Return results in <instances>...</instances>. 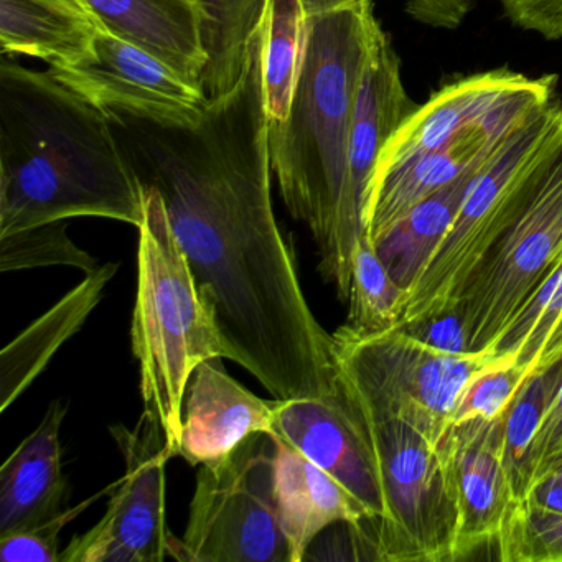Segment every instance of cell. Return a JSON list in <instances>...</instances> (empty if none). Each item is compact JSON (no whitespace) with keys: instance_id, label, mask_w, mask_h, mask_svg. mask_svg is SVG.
I'll return each instance as SVG.
<instances>
[{"instance_id":"1","label":"cell","mask_w":562,"mask_h":562,"mask_svg":"<svg viewBox=\"0 0 562 562\" xmlns=\"http://www.w3.org/2000/svg\"><path fill=\"white\" fill-rule=\"evenodd\" d=\"M265 42L262 18L238 85L195 126L106 116L139 186L162 196L228 360L274 400L318 397L337 390L335 340L308 305L272 205Z\"/></svg>"},{"instance_id":"2","label":"cell","mask_w":562,"mask_h":562,"mask_svg":"<svg viewBox=\"0 0 562 562\" xmlns=\"http://www.w3.org/2000/svg\"><path fill=\"white\" fill-rule=\"evenodd\" d=\"M143 189L106 113L47 71L0 61V236L80 216L139 228Z\"/></svg>"},{"instance_id":"3","label":"cell","mask_w":562,"mask_h":562,"mask_svg":"<svg viewBox=\"0 0 562 562\" xmlns=\"http://www.w3.org/2000/svg\"><path fill=\"white\" fill-rule=\"evenodd\" d=\"M373 0L307 19L304 57L288 117L268 123L271 170L292 218L305 223L318 272L348 301L351 268L367 235L348 209V143L376 31Z\"/></svg>"},{"instance_id":"4","label":"cell","mask_w":562,"mask_h":562,"mask_svg":"<svg viewBox=\"0 0 562 562\" xmlns=\"http://www.w3.org/2000/svg\"><path fill=\"white\" fill-rule=\"evenodd\" d=\"M140 189L144 215L137 228V292L131 338L139 363L144 409L156 414L176 459L190 374L210 358L228 360V350L215 312L173 233L162 196L149 187Z\"/></svg>"},{"instance_id":"5","label":"cell","mask_w":562,"mask_h":562,"mask_svg":"<svg viewBox=\"0 0 562 562\" xmlns=\"http://www.w3.org/2000/svg\"><path fill=\"white\" fill-rule=\"evenodd\" d=\"M562 147V100L522 124L475 177L449 232L407 289L400 325L452 311L463 285L521 215Z\"/></svg>"},{"instance_id":"6","label":"cell","mask_w":562,"mask_h":562,"mask_svg":"<svg viewBox=\"0 0 562 562\" xmlns=\"http://www.w3.org/2000/svg\"><path fill=\"white\" fill-rule=\"evenodd\" d=\"M337 381L371 413L400 419L440 446L467 384L513 355L440 350L401 327L371 335L334 334Z\"/></svg>"},{"instance_id":"7","label":"cell","mask_w":562,"mask_h":562,"mask_svg":"<svg viewBox=\"0 0 562 562\" xmlns=\"http://www.w3.org/2000/svg\"><path fill=\"white\" fill-rule=\"evenodd\" d=\"M335 383L367 440L383 495V518L370 539L373 559L453 561L457 508L440 446L403 420L376 416L337 378Z\"/></svg>"},{"instance_id":"8","label":"cell","mask_w":562,"mask_h":562,"mask_svg":"<svg viewBox=\"0 0 562 562\" xmlns=\"http://www.w3.org/2000/svg\"><path fill=\"white\" fill-rule=\"evenodd\" d=\"M274 437L259 432L226 459L200 465L176 561L292 562L274 498Z\"/></svg>"},{"instance_id":"9","label":"cell","mask_w":562,"mask_h":562,"mask_svg":"<svg viewBox=\"0 0 562 562\" xmlns=\"http://www.w3.org/2000/svg\"><path fill=\"white\" fill-rule=\"evenodd\" d=\"M562 259V147L516 222L460 292L467 351L492 350Z\"/></svg>"},{"instance_id":"10","label":"cell","mask_w":562,"mask_h":562,"mask_svg":"<svg viewBox=\"0 0 562 562\" xmlns=\"http://www.w3.org/2000/svg\"><path fill=\"white\" fill-rule=\"evenodd\" d=\"M111 436L126 473L111 492L103 518L71 539L60 562H159L173 558L176 536L167 526V463L173 459L153 411L144 409L133 429L116 424Z\"/></svg>"},{"instance_id":"11","label":"cell","mask_w":562,"mask_h":562,"mask_svg":"<svg viewBox=\"0 0 562 562\" xmlns=\"http://www.w3.org/2000/svg\"><path fill=\"white\" fill-rule=\"evenodd\" d=\"M558 94V77L529 78L479 123L463 130L447 146L420 154L374 177L367 209V235L383 238L414 206L459 179L467 170L485 166L509 137L548 106Z\"/></svg>"},{"instance_id":"12","label":"cell","mask_w":562,"mask_h":562,"mask_svg":"<svg viewBox=\"0 0 562 562\" xmlns=\"http://www.w3.org/2000/svg\"><path fill=\"white\" fill-rule=\"evenodd\" d=\"M48 74L104 113L121 111L166 126H195L209 104L202 88L104 27L93 58L50 67Z\"/></svg>"},{"instance_id":"13","label":"cell","mask_w":562,"mask_h":562,"mask_svg":"<svg viewBox=\"0 0 562 562\" xmlns=\"http://www.w3.org/2000/svg\"><path fill=\"white\" fill-rule=\"evenodd\" d=\"M457 508L453 561L496 544L513 493L503 460V416L456 424L440 442Z\"/></svg>"},{"instance_id":"14","label":"cell","mask_w":562,"mask_h":562,"mask_svg":"<svg viewBox=\"0 0 562 562\" xmlns=\"http://www.w3.org/2000/svg\"><path fill=\"white\" fill-rule=\"evenodd\" d=\"M271 434L325 470L363 506L370 518L363 548L367 558L373 559L370 539L383 518V495L367 440L338 390L325 396L279 400Z\"/></svg>"},{"instance_id":"15","label":"cell","mask_w":562,"mask_h":562,"mask_svg":"<svg viewBox=\"0 0 562 562\" xmlns=\"http://www.w3.org/2000/svg\"><path fill=\"white\" fill-rule=\"evenodd\" d=\"M278 406L238 383L222 357L210 358L187 383L177 457L192 467L226 459L255 434L272 432Z\"/></svg>"},{"instance_id":"16","label":"cell","mask_w":562,"mask_h":562,"mask_svg":"<svg viewBox=\"0 0 562 562\" xmlns=\"http://www.w3.org/2000/svg\"><path fill=\"white\" fill-rule=\"evenodd\" d=\"M417 106L404 88L400 55L390 35L378 24L361 75L348 143V209L364 233L378 160Z\"/></svg>"},{"instance_id":"17","label":"cell","mask_w":562,"mask_h":562,"mask_svg":"<svg viewBox=\"0 0 562 562\" xmlns=\"http://www.w3.org/2000/svg\"><path fill=\"white\" fill-rule=\"evenodd\" d=\"M272 483L282 528L291 544L292 562H302L315 539L335 525H348L358 549L364 551L368 518L363 506L321 467L274 436Z\"/></svg>"},{"instance_id":"18","label":"cell","mask_w":562,"mask_h":562,"mask_svg":"<svg viewBox=\"0 0 562 562\" xmlns=\"http://www.w3.org/2000/svg\"><path fill=\"white\" fill-rule=\"evenodd\" d=\"M528 81L529 77L518 71L496 68L443 85L394 133L381 153L374 177L420 154L447 146Z\"/></svg>"},{"instance_id":"19","label":"cell","mask_w":562,"mask_h":562,"mask_svg":"<svg viewBox=\"0 0 562 562\" xmlns=\"http://www.w3.org/2000/svg\"><path fill=\"white\" fill-rule=\"evenodd\" d=\"M68 404L50 403L44 419L0 467V536L41 525L64 512L68 482L60 429Z\"/></svg>"},{"instance_id":"20","label":"cell","mask_w":562,"mask_h":562,"mask_svg":"<svg viewBox=\"0 0 562 562\" xmlns=\"http://www.w3.org/2000/svg\"><path fill=\"white\" fill-rule=\"evenodd\" d=\"M101 27L169 65L202 88L206 57L202 15L190 0H80Z\"/></svg>"},{"instance_id":"21","label":"cell","mask_w":562,"mask_h":562,"mask_svg":"<svg viewBox=\"0 0 562 562\" xmlns=\"http://www.w3.org/2000/svg\"><path fill=\"white\" fill-rule=\"evenodd\" d=\"M100 22L80 0H0V55L48 67L85 64L97 54Z\"/></svg>"},{"instance_id":"22","label":"cell","mask_w":562,"mask_h":562,"mask_svg":"<svg viewBox=\"0 0 562 562\" xmlns=\"http://www.w3.org/2000/svg\"><path fill=\"white\" fill-rule=\"evenodd\" d=\"M114 262L85 276L47 314L25 328L0 357V413H5L48 367L54 355L67 344L103 299L104 289L116 274Z\"/></svg>"},{"instance_id":"23","label":"cell","mask_w":562,"mask_h":562,"mask_svg":"<svg viewBox=\"0 0 562 562\" xmlns=\"http://www.w3.org/2000/svg\"><path fill=\"white\" fill-rule=\"evenodd\" d=\"M485 166L467 170L459 179L427 196L383 238L373 243L381 261L401 288L407 291L416 281L427 259L449 232L470 186Z\"/></svg>"},{"instance_id":"24","label":"cell","mask_w":562,"mask_h":562,"mask_svg":"<svg viewBox=\"0 0 562 562\" xmlns=\"http://www.w3.org/2000/svg\"><path fill=\"white\" fill-rule=\"evenodd\" d=\"M268 0H199L202 15L203 93L209 101L229 93L245 70L249 41L265 18Z\"/></svg>"},{"instance_id":"25","label":"cell","mask_w":562,"mask_h":562,"mask_svg":"<svg viewBox=\"0 0 562 562\" xmlns=\"http://www.w3.org/2000/svg\"><path fill=\"white\" fill-rule=\"evenodd\" d=\"M265 100L268 123L288 117L304 57L307 18L301 0H268L265 12Z\"/></svg>"},{"instance_id":"26","label":"cell","mask_w":562,"mask_h":562,"mask_svg":"<svg viewBox=\"0 0 562 562\" xmlns=\"http://www.w3.org/2000/svg\"><path fill=\"white\" fill-rule=\"evenodd\" d=\"M562 381V357L526 378L503 413V460L513 499L525 498L532 485L531 446L542 413Z\"/></svg>"},{"instance_id":"27","label":"cell","mask_w":562,"mask_h":562,"mask_svg":"<svg viewBox=\"0 0 562 562\" xmlns=\"http://www.w3.org/2000/svg\"><path fill=\"white\" fill-rule=\"evenodd\" d=\"M407 291L401 288L381 261L368 235L361 236L351 268L348 318L345 330L371 335L397 327Z\"/></svg>"},{"instance_id":"28","label":"cell","mask_w":562,"mask_h":562,"mask_svg":"<svg viewBox=\"0 0 562 562\" xmlns=\"http://www.w3.org/2000/svg\"><path fill=\"white\" fill-rule=\"evenodd\" d=\"M503 562H562V509L531 496L513 503L496 539Z\"/></svg>"},{"instance_id":"29","label":"cell","mask_w":562,"mask_h":562,"mask_svg":"<svg viewBox=\"0 0 562 562\" xmlns=\"http://www.w3.org/2000/svg\"><path fill=\"white\" fill-rule=\"evenodd\" d=\"M562 317V259L538 291L522 305L512 324L499 335L492 350L498 355H513L529 374L535 373L549 337Z\"/></svg>"},{"instance_id":"30","label":"cell","mask_w":562,"mask_h":562,"mask_svg":"<svg viewBox=\"0 0 562 562\" xmlns=\"http://www.w3.org/2000/svg\"><path fill=\"white\" fill-rule=\"evenodd\" d=\"M47 266H71L85 274L100 268L97 258L71 241L67 222L47 223L0 236V271L18 272Z\"/></svg>"},{"instance_id":"31","label":"cell","mask_w":562,"mask_h":562,"mask_svg":"<svg viewBox=\"0 0 562 562\" xmlns=\"http://www.w3.org/2000/svg\"><path fill=\"white\" fill-rule=\"evenodd\" d=\"M529 376L531 374L528 368L519 364L515 357H506L505 360L486 368L460 394L450 417V427L465 420L496 419L503 416Z\"/></svg>"},{"instance_id":"32","label":"cell","mask_w":562,"mask_h":562,"mask_svg":"<svg viewBox=\"0 0 562 562\" xmlns=\"http://www.w3.org/2000/svg\"><path fill=\"white\" fill-rule=\"evenodd\" d=\"M117 482L111 483L101 492L94 493L90 498L81 502L74 508H65L48 521L31 528L19 529L0 536V561L4 562H60L61 531L74 521L75 518L87 512L91 505L103 495L113 492Z\"/></svg>"},{"instance_id":"33","label":"cell","mask_w":562,"mask_h":562,"mask_svg":"<svg viewBox=\"0 0 562 562\" xmlns=\"http://www.w3.org/2000/svg\"><path fill=\"white\" fill-rule=\"evenodd\" d=\"M562 463V381L552 393L531 446L532 483ZM532 486V485H531Z\"/></svg>"},{"instance_id":"34","label":"cell","mask_w":562,"mask_h":562,"mask_svg":"<svg viewBox=\"0 0 562 562\" xmlns=\"http://www.w3.org/2000/svg\"><path fill=\"white\" fill-rule=\"evenodd\" d=\"M506 19L549 42L562 38V0H499Z\"/></svg>"},{"instance_id":"35","label":"cell","mask_w":562,"mask_h":562,"mask_svg":"<svg viewBox=\"0 0 562 562\" xmlns=\"http://www.w3.org/2000/svg\"><path fill=\"white\" fill-rule=\"evenodd\" d=\"M401 328L440 350L457 351V353L467 351L462 322L453 308L446 314L434 315L414 324L403 325Z\"/></svg>"},{"instance_id":"36","label":"cell","mask_w":562,"mask_h":562,"mask_svg":"<svg viewBox=\"0 0 562 562\" xmlns=\"http://www.w3.org/2000/svg\"><path fill=\"white\" fill-rule=\"evenodd\" d=\"M475 0H407L406 12L434 29H457L472 11Z\"/></svg>"},{"instance_id":"37","label":"cell","mask_w":562,"mask_h":562,"mask_svg":"<svg viewBox=\"0 0 562 562\" xmlns=\"http://www.w3.org/2000/svg\"><path fill=\"white\" fill-rule=\"evenodd\" d=\"M305 18H318L327 12L337 11V9L347 8L355 4L358 0H301Z\"/></svg>"},{"instance_id":"38","label":"cell","mask_w":562,"mask_h":562,"mask_svg":"<svg viewBox=\"0 0 562 562\" xmlns=\"http://www.w3.org/2000/svg\"><path fill=\"white\" fill-rule=\"evenodd\" d=\"M552 472H561L562 473V463L558 467V469L552 470Z\"/></svg>"},{"instance_id":"39","label":"cell","mask_w":562,"mask_h":562,"mask_svg":"<svg viewBox=\"0 0 562 562\" xmlns=\"http://www.w3.org/2000/svg\"><path fill=\"white\" fill-rule=\"evenodd\" d=\"M190 2H192V4L199 5V0H190Z\"/></svg>"}]
</instances>
